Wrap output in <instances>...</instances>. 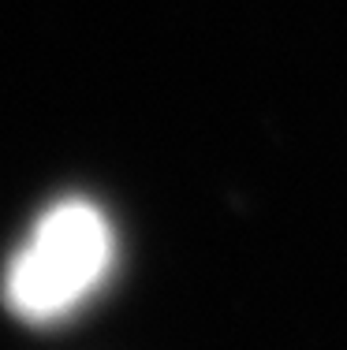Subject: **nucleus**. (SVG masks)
Returning <instances> with one entry per match:
<instances>
[{
    "mask_svg": "<svg viewBox=\"0 0 347 350\" xmlns=\"http://www.w3.org/2000/svg\"><path fill=\"white\" fill-rule=\"evenodd\" d=\"M116 239L105 213L90 202H60L38 220L4 280L8 306L34 324L75 313L105 283Z\"/></svg>",
    "mask_w": 347,
    "mask_h": 350,
    "instance_id": "obj_1",
    "label": "nucleus"
}]
</instances>
